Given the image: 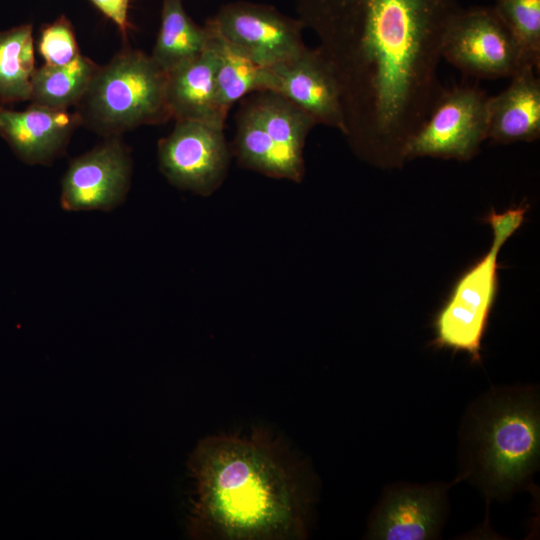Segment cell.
Instances as JSON below:
<instances>
[{
  "label": "cell",
  "instance_id": "cell-15",
  "mask_svg": "<svg viewBox=\"0 0 540 540\" xmlns=\"http://www.w3.org/2000/svg\"><path fill=\"white\" fill-rule=\"evenodd\" d=\"M216 68L217 54L209 34L200 54L166 73V102L171 118L224 125L226 115L217 102Z\"/></svg>",
  "mask_w": 540,
  "mask_h": 540
},
{
  "label": "cell",
  "instance_id": "cell-24",
  "mask_svg": "<svg viewBox=\"0 0 540 540\" xmlns=\"http://www.w3.org/2000/svg\"><path fill=\"white\" fill-rule=\"evenodd\" d=\"M91 3L109 20H111L126 39L129 29V0H90Z\"/></svg>",
  "mask_w": 540,
  "mask_h": 540
},
{
  "label": "cell",
  "instance_id": "cell-10",
  "mask_svg": "<svg viewBox=\"0 0 540 540\" xmlns=\"http://www.w3.org/2000/svg\"><path fill=\"white\" fill-rule=\"evenodd\" d=\"M132 159L119 136L74 158L61 181L60 205L70 212L111 211L126 198Z\"/></svg>",
  "mask_w": 540,
  "mask_h": 540
},
{
  "label": "cell",
  "instance_id": "cell-20",
  "mask_svg": "<svg viewBox=\"0 0 540 540\" xmlns=\"http://www.w3.org/2000/svg\"><path fill=\"white\" fill-rule=\"evenodd\" d=\"M35 69L32 25L0 31V102L30 100Z\"/></svg>",
  "mask_w": 540,
  "mask_h": 540
},
{
  "label": "cell",
  "instance_id": "cell-2",
  "mask_svg": "<svg viewBox=\"0 0 540 540\" xmlns=\"http://www.w3.org/2000/svg\"><path fill=\"white\" fill-rule=\"evenodd\" d=\"M188 467L195 483L194 538L287 540L307 536L308 495L278 447L262 435L200 440Z\"/></svg>",
  "mask_w": 540,
  "mask_h": 540
},
{
  "label": "cell",
  "instance_id": "cell-14",
  "mask_svg": "<svg viewBox=\"0 0 540 540\" xmlns=\"http://www.w3.org/2000/svg\"><path fill=\"white\" fill-rule=\"evenodd\" d=\"M533 67L510 78L509 85L488 100V133L495 144L532 142L540 137V79Z\"/></svg>",
  "mask_w": 540,
  "mask_h": 540
},
{
  "label": "cell",
  "instance_id": "cell-13",
  "mask_svg": "<svg viewBox=\"0 0 540 540\" xmlns=\"http://www.w3.org/2000/svg\"><path fill=\"white\" fill-rule=\"evenodd\" d=\"M81 124L76 112L31 104L15 111L0 106V135L29 165H50L60 157Z\"/></svg>",
  "mask_w": 540,
  "mask_h": 540
},
{
  "label": "cell",
  "instance_id": "cell-18",
  "mask_svg": "<svg viewBox=\"0 0 540 540\" xmlns=\"http://www.w3.org/2000/svg\"><path fill=\"white\" fill-rule=\"evenodd\" d=\"M217 54L216 92L220 110L227 116L231 106L250 92L264 91L265 68L222 38L208 23Z\"/></svg>",
  "mask_w": 540,
  "mask_h": 540
},
{
  "label": "cell",
  "instance_id": "cell-3",
  "mask_svg": "<svg viewBox=\"0 0 540 540\" xmlns=\"http://www.w3.org/2000/svg\"><path fill=\"white\" fill-rule=\"evenodd\" d=\"M458 476L487 500L535 489L540 398L535 385L491 386L466 408L458 430Z\"/></svg>",
  "mask_w": 540,
  "mask_h": 540
},
{
  "label": "cell",
  "instance_id": "cell-12",
  "mask_svg": "<svg viewBox=\"0 0 540 540\" xmlns=\"http://www.w3.org/2000/svg\"><path fill=\"white\" fill-rule=\"evenodd\" d=\"M264 91L291 101L317 124L346 130L341 94L334 72L318 48H304L292 58L265 68Z\"/></svg>",
  "mask_w": 540,
  "mask_h": 540
},
{
  "label": "cell",
  "instance_id": "cell-23",
  "mask_svg": "<svg viewBox=\"0 0 540 540\" xmlns=\"http://www.w3.org/2000/svg\"><path fill=\"white\" fill-rule=\"evenodd\" d=\"M38 50L45 64L52 66L66 65L81 55L73 27L64 16L41 30Z\"/></svg>",
  "mask_w": 540,
  "mask_h": 540
},
{
  "label": "cell",
  "instance_id": "cell-19",
  "mask_svg": "<svg viewBox=\"0 0 540 540\" xmlns=\"http://www.w3.org/2000/svg\"><path fill=\"white\" fill-rule=\"evenodd\" d=\"M97 67L91 59L80 55L66 65L45 64L36 68L31 81V102L67 110L82 98Z\"/></svg>",
  "mask_w": 540,
  "mask_h": 540
},
{
  "label": "cell",
  "instance_id": "cell-6",
  "mask_svg": "<svg viewBox=\"0 0 540 540\" xmlns=\"http://www.w3.org/2000/svg\"><path fill=\"white\" fill-rule=\"evenodd\" d=\"M489 96L478 86L444 88L407 141L405 162L419 157L468 161L487 140Z\"/></svg>",
  "mask_w": 540,
  "mask_h": 540
},
{
  "label": "cell",
  "instance_id": "cell-8",
  "mask_svg": "<svg viewBox=\"0 0 540 540\" xmlns=\"http://www.w3.org/2000/svg\"><path fill=\"white\" fill-rule=\"evenodd\" d=\"M224 125L202 120H176L158 143L159 166L174 186L211 194L224 180L229 152Z\"/></svg>",
  "mask_w": 540,
  "mask_h": 540
},
{
  "label": "cell",
  "instance_id": "cell-4",
  "mask_svg": "<svg viewBox=\"0 0 540 540\" xmlns=\"http://www.w3.org/2000/svg\"><path fill=\"white\" fill-rule=\"evenodd\" d=\"M81 124L104 137L171 118L166 72L141 51L125 48L98 66L75 105Z\"/></svg>",
  "mask_w": 540,
  "mask_h": 540
},
{
  "label": "cell",
  "instance_id": "cell-5",
  "mask_svg": "<svg viewBox=\"0 0 540 540\" xmlns=\"http://www.w3.org/2000/svg\"><path fill=\"white\" fill-rule=\"evenodd\" d=\"M527 204L502 213L492 210L486 220L493 233L485 255L458 279L433 322L432 345L466 353L472 363H481L482 340L498 290V256L505 242L522 225Z\"/></svg>",
  "mask_w": 540,
  "mask_h": 540
},
{
  "label": "cell",
  "instance_id": "cell-11",
  "mask_svg": "<svg viewBox=\"0 0 540 540\" xmlns=\"http://www.w3.org/2000/svg\"><path fill=\"white\" fill-rule=\"evenodd\" d=\"M207 23L227 42L264 68L288 60L305 48L302 22L268 6L231 3Z\"/></svg>",
  "mask_w": 540,
  "mask_h": 540
},
{
  "label": "cell",
  "instance_id": "cell-17",
  "mask_svg": "<svg viewBox=\"0 0 540 540\" xmlns=\"http://www.w3.org/2000/svg\"><path fill=\"white\" fill-rule=\"evenodd\" d=\"M208 39L207 27H199L191 20L182 0H163L161 25L150 56L167 73L200 54Z\"/></svg>",
  "mask_w": 540,
  "mask_h": 540
},
{
  "label": "cell",
  "instance_id": "cell-22",
  "mask_svg": "<svg viewBox=\"0 0 540 540\" xmlns=\"http://www.w3.org/2000/svg\"><path fill=\"white\" fill-rule=\"evenodd\" d=\"M495 13L515 41L523 63L540 67V0H494Z\"/></svg>",
  "mask_w": 540,
  "mask_h": 540
},
{
  "label": "cell",
  "instance_id": "cell-7",
  "mask_svg": "<svg viewBox=\"0 0 540 540\" xmlns=\"http://www.w3.org/2000/svg\"><path fill=\"white\" fill-rule=\"evenodd\" d=\"M441 54L463 74L478 79L511 78L530 67L492 6L460 7L448 23Z\"/></svg>",
  "mask_w": 540,
  "mask_h": 540
},
{
  "label": "cell",
  "instance_id": "cell-21",
  "mask_svg": "<svg viewBox=\"0 0 540 540\" xmlns=\"http://www.w3.org/2000/svg\"><path fill=\"white\" fill-rule=\"evenodd\" d=\"M235 151L243 166L271 177L285 178L276 147L249 104L238 117Z\"/></svg>",
  "mask_w": 540,
  "mask_h": 540
},
{
  "label": "cell",
  "instance_id": "cell-9",
  "mask_svg": "<svg viewBox=\"0 0 540 540\" xmlns=\"http://www.w3.org/2000/svg\"><path fill=\"white\" fill-rule=\"evenodd\" d=\"M387 485L368 518L366 539L431 540L440 537L448 516V492L459 483Z\"/></svg>",
  "mask_w": 540,
  "mask_h": 540
},
{
  "label": "cell",
  "instance_id": "cell-1",
  "mask_svg": "<svg viewBox=\"0 0 540 540\" xmlns=\"http://www.w3.org/2000/svg\"><path fill=\"white\" fill-rule=\"evenodd\" d=\"M337 79L346 136L368 163L400 168L444 90L442 43L458 0H295Z\"/></svg>",
  "mask_w": 540,
  "mask_h": 540
},
{
  "label": "cell",
  "instance_id": "cell-16",
  "mask_svg": "<svg viewBox=\"0 0 540 540\" xmlns=\"http://www.w3.org/2000/svg\"><path fill=\"white\" fill-rule=\"evenodd\" d=\"M248 104L252 107L279 154L285 179L301 181L304 174L303 148L315 120L286 98L270 92Z\"/></svg>",
  "mask_w": 540,
  "mask_h": 540
}]
</instances>
